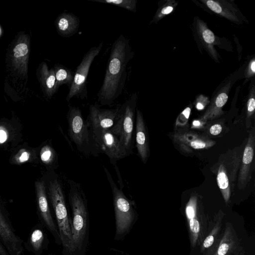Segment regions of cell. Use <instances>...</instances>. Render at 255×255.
Masks as SVG:
<instances>
[{
  "label": "cell",
  "instance_id": "484cf974",
  "mask_svg": "<svg viewBox=\"0 0 255 255\" xmlns=\"http://www.w3.org/2000/svg\"><path fill=\"white\" fill-rule=\"evenodd\" d=\"M40 157L43 162L51 164L57 160V156L53 148L49 145H46L41 150Z\"/></svg>",
  "mask_w": 255,
  "mask_h": 255
},
{
  "label": "cell",
  "instance_id": "ffe728a7",
  "mask_svg": "<svg viewBox=\"0 0 255 255\" xmlns=\"http://www.w3.org/2000/svg\"><path fill=\"white\" fill-rule=\"evenodd\" d=\"M80 19L72 13L64 12L56 19L58 33L64 37H70L78 31Z\"/></svg>",
  "mask_w": 255,
  "mask_h": 255
},
{
  "label": "cell",
  "instance_id": "277c9868",
  "mask_svg": "<svg viewBox=\"0 0 255 255\" xmlns=\"http://www.w3.org/2000/svg\"><path fill=\"white\" fill-rule=\"evenodd\" d=\"M104 169L113 194L116 225L114 240H123L129 233L137 219L134 202L128 199L118 187L107 168L104 166Z\"/></svg>",
  "mask_w": 255,
  "mask_h": 255
},
{
  "label": "cell",
  "instance_id": "603a6c76",
  "mask_svg": "<svg viewBox=\"0 0 255 255\" xmlns=\"http://www.w3.org/2000/svg\"><path fill=\"white\" fill-rule=\"evenodd\" d=\"M74 74L68 68L62 65H57L55 67V71L56 83L57 88L63 84L67 85L69 88L73 81Z\"/></svg>",
  "mask_w": 255,
  "mask_h": 255
},
{
  "label": "cell",
  "instance_id": "8fae6325",
  "mask_svg": "<svg viewBox=\"0 0 255 255\" xmlns=\"http://www.w3.org/2000/svg\"><path fill=\"white\" fill-rule=\"evenodd\" d=\"M227 77L215 91L210 104L201 116L200 120L206 122L216 119L224 114L222 108L227 102L229 92L234 83L241 76L245 65Z\"/></svg>",
  "mask_w": 255,
  "mask_h": 255
},
{
  "label": "cell",
  "instance_id": "5bb4252c",
  "mask_svg": "<svg viewBox=\"0 0 255 255\" xmlns=\"http://www.w3.org/2000/svg\"><path fill=\"white\" fill-rule=\"evenodd\" d=\"M120 106L115 109H101L97 104L90 106L86 121L90 131L111 129L116 120Z\"/></svg>",
  "mask_w": 255,
  "mask_h": 255
},
{
  "label": "cell",
  "instance_id": "7c38bea8",
  "mask_svg": "<svg viewBox=\"0 0 255 255\" xmlns=\"http://www.w3.org/2000/svg\"><path fill=\"white\" fill-rule=\"evenodd\" d=\"M37 212L40 223L52 235L55 243L61 245V240L56 224L51 213L44 181L35 182Z\"/></svg>",
  "mask_w": 255,
  "mask_h": 255
},
{
  "label": "cell",
  "instance_id": "1f68e13d",
  "mask_svg": "<svg viewBox=\"0 0 255 255\" xmlns=\"http://www.w3.org/2000/svg\"><path fill=\"white\" fill-rule=\"evenodd\" d=\"M222 130V127L221 125L217 124L211 127L209 131L211 134L216 135L220 134Z\"/></svg>",
  "mask_w": 255,
  "mask_h": 255
},
{
  "label": "cell",
  "instance_id": "7a4b0ae2",
  "mask_svg": "<svg viewBox=\"0 0 255 255\" xmlns=\"http://www.w3.org/2000/svg\"><path fill=\"white\" fill-rule=\"evenodd\" d=\"M68 201L71 210L72 255H86L89 243V215L87 199L81 184L68 179Z\"/></svg>",
  "mask_w": 255,
  "mask_h": 255
},
{
  "label": "cell",
  "instance_id": "d6986e66",
  "mask_svg": "<svg viewBox=\"0 0 255 255\" xmlns=\"http://www.w3.org/2000/svg\"><path fill=\"white\" fill-rule=\"evenodd\" d=\"M44 228L40 223L35 226L24 244L25 248L35 255H41L48 247L49 241Z\"/></svg>",
  "mask_w": 255,
  "mask_h": 255
},
{
  "label": "cell",
  "instance_id": "4316f807",
  "mask_svg": "<svg viewBox=\"0 0 255 255\" xmlns=\"http://www.w3.org/2000/svg\"><path fill=\"white\" fill-rule=\"evenodd\" d=\"M255 74V57L253 56L247 64V67L244 69V76L245 78L244 84L250 79L254 77Z\"/></svg>",
  "mask_w": 255,
  "mask_h": 255
},
{
  "label": "cell",
  "instance_id": "3957f363",
  "mask_svg": "<svg viewBox=\"0 0 255 255\" xmlns=\"http://www.w3.org/2000/svg\"><path fill=\"white\" fill-rule=\"evenodd\" d=\"M49 180L47 194L54 210L56 225L59 231L62 247V255H72V237L70 217L66 202L65 192L61 181L55 175Z\"/></svg>",
  "mask_w": 255,
  "mask_h": 255
},
{
  "label": "cell",
  "instance_id": "2e32d148",
  "mask_svg": "<svg viewBox=\"0 0 255 255\" xmlns=\"http://www.w3.org/2000/svg\"><path fill=\"white\" fill-rule=\"evenodd\" d=\"M172 137L181 149L189 153L192 149H207L216 143L206 136L186 130L177 131Z\"/></svg>",
  "mask_w": 255,
  "mask_h": 255
},
{
  "label": "cell",
  "instance_id": "f546056e",
  "mask_svg": "<svg viewBox=\"0 0 255 255\" xmlns=\"http://www.w3.org/2000/svg\"><path fill=\"white\" fill-rule=\"evenodd\" d=\"M27 46L24 43L17 45L13 49L14 56L19 57L25 55L28 52Z\"/></svg>",
  "mask_w": 255,
  "mask_h": 255
},
{
  "label": "cell",
  "instance_id": "4fadbf2b",
  "mask_svg": "<svg viewBox=\"0 0 255 255\" xmlns=\"http://www.w3.org/2000/svg\"><path fill=\"white\" fill-rule=\"evenodd\" d=\"M193 1L207 11L226 18L235 24L239 25L248 22L247 19L233 0H200Z\"/></svg>",
  "mask_w": 255,
  "mask_h": 255
},
{
  "label": "cell",
  "instance_id": "5b68a950",
  "mask_svg": "<svg viewBox=\"0 0 255 255\" xmlns=\"http://www.w3.org/2000/svg\"><path fill=\"white\" fill-rule=\"evenodd\" d=\"M137 95L133 93L121 106L110 130L119 139L129 154H132V138Z\"/></svg>",
  "mask_w": 255,
  "mask_h": 255
},
{
  "label": "cell",
  "instance_id": "30bf717a",
  "mask_svg": "<svg viewBox=\"0 0 255 255\" xmlns=\"http://www.w3.org/2000/svg\"><path fill=\"white\" fill-rule=\"evenodd\" d=\"M241 153L234 152L225 154L217 167V181L226 203L230 198L231 187L235 181L241 162Z\"/></svg>",
  "mask_w": 255,
  "mask_h": 255
},
{
  "label": "cell",
  "instance_id": "e575fe53",
  "mask_svg": "<svg viewBox=\"0 0 255 255\" xmlns=\"http://www.w3.org/2000/svg\"><path fill=\"white\" fill-rule=\"evenodd\" d=\"M7 138V135L5 131L2 129L0 130V143H3Z\"/></svg>",
  "mask_w": 255,
  "mask_h": 255
},
{
  "label": "cell",
  "instance_id": "9c48e42d",
  "mask_svg": "<svg viewBox=\"0 0 255 255\" xmlns=\"http://www.w3.org/2000/svg\"><path fill=\"white\" fill-rule=\"evenodd\" d=\"M102 47L103 43L101 42L98 46L91 47L84 55L76 68L74 74L73 81L69 88V92L66 98L67 102L75 97L82 99L87 98L86 84L88 73L93 62L101 52Z\"/></svg>",
  "mask_w": 255,
  "mask_h": 255
},
{
  "label": "cell",
  "instance_id": "7402d4cb",
  "mask_svg": "<svg viewBox=\"0 0 255 255\" xmlns=\"http://www.w3.org/2000/svg\"><path fill=\"white\" fill-rule=\"evenodd\" d=\"M178 2L175 0H163L158 2V8L150 23H156L171 14L176 9Z\"/></svg>",
  "mask_w": 255,
  "mask_h": 255
},
{
  "label": "cell",
  "instance_id": "e0dca14e",
  "mask_svg": "<svg viewBox=\"0 0 255 255\" xmlns=\"http://www.w3.org/2000/svg\"><path fill=\"white\" fill-rule=\"evenodd\" d=\"M255 145V127L250 131L247 143L244 149L242 163L239 171L238 186L239 189H244L252 178Z\"/></svg>",
  "mask_w": 255,
  "mask_h": 255
},
{
  "label": "cell",
  "instance_id": "836d02e7",
  "mask_svg": "<svg viewBox=\"0 0 255 255\" xmlns=\"http://www.w3.org/2000/svg\"><path fill=\"white\" fill-rule=\"evenodd\" d=\"M0 255H10L8 251L0 240Z\"/></svg>",
  "mask_w": 255,
  "mask_h": 255
},
{
  "label": "cell",
  "instance_id": "d4e9b609",
  "mask_svg": "<svg viewBox=\"0 0 255 255\" xmlns=\"http://www.w3.org/2000/svg\"><path fill=\"white\" fill-rule=\"evenodd\" d=\"M93 1L110 4L121 7L135 12L136 10V0H91Z\"/></svg>",
  "mask_w": 255,
  "mask_h": 255
},
{
  "label": "cell",
  "instance_id": "9a60e30c",
  "mask_svg": "<svg viewBox=\"0 0 255 255\" xmlns=\"http://www.w3.org/2000/svg\"><path fill=\"white\" fill-rule=\"evenodd\" d=\"M0 240L10 255H21L23 241L16 234L8 216L0 206Z\"/></svg>",
  "mask_w": 255,
  "mask_h": 255
},
{
  "label": "cell",
  "instance_id": "f1b7e54d",
  "mask_svg": "<svg viewBox=\"0 0 255 255\" xmlns=\"http://www.w3.org/2000/svg\"><path fill=\"white\" fill-rule=\"evenodd\" d=\"M45 84L47 89L51 91V93L53 92L54 89L57 88L54 71H51L50 74L47 75Z\"/></svg>",
  "mask_w": 255,
  "mask_h": 255
},
{
  "label": "cell",
  "instance_id": "44dd1931",
  "mask_svg": "<svg viewBox=\"0 0 255 255\" xmlns=\"http://www.w3.org/2000/svg\"><path fill=\"white\" fill-rule=\"evenodd\" d=\"M196 197H192L186 207V214L189 221L190 230L195 242L200 231V224L196 217Z\"/></svg>",
  "mask_w": 255,
  "mask_h": 255
},
{
  "label": "cell",
  "instance_id": "d590c367",
  "mask_svg": "<svg viewBox=\"0 0 255 255\" xmlns=\"http://www.w3.org/2000/svg\"><path fill=\"white\" fill-rule=\"evenodd\" d=\"M29 159V154L27 152H23L19 157L20 162H24Z\"/></svg>",
  "mask_w": 255,
  "mask_h": 255
},
{
  "label": "cell",
  "instance_id": "d6a6232c",
  "mask_svg": "<svg viewBox=\"0 0 255 255\" xmlns=\"http://www.w3.org/2000/svg\"><path fill=\"white\" fill-rule=\"evenodd\" d=\"M214 237L213 235H209L204 240L203 242V247L205 248H208L211 246L214 243Z\"/></svg>",
  "mask_w": 255,
  "mask_h": 255
},
{
  "label": "cell",
  "instance_id": "6da1fadb",
  "mask_svg": "<svg viewBox=\"0 0 255 255\" xmlns=\"http://www.w3.org/2000/svg\"><path fill=\"white\" fill-rule=\"evenodd\" d=\"M134 52L129 40L121 34L112 44L105 77L98 94L101 105H111L122 94L127 76V67Z\"/></svg>",
  "mask_w": 255,
  "mask_h": 255
},
{
  "label": "cell",
  "instance_id": "cb8c5ba5",
  "mask_svg": "<svg viewBox=\"0 0 255 255\" xmlns=\"http://www.w3.org/2000/svg\"><path fill=\"white\" fill-rule=\"evenodd\" d=\"M249 91L247 96L246 102V126L249 128L251 124L252 119L254 117L255 111V86L254 79L250 83Z\"/></svg>",
  "mask_w": 255,
  "mask_h": 255
},
{
  "label": "cell",
  "instance_id": "ba28073f",
  "mask_svg": "<svg viewBox=\"0 0 255 255\" xmlns=\"http://www.w3.org/2000/svg\"><path fill=\"white\" fill-rule=\"evenodd\" d=\"M68 133L77 149L86 155L92 154L90 132L78 107L69 105L67 114Z\"/></svg>",
  "mask_w": 255,
  "mask_h": 255
},
{
  "label": "cell",
  "instance_id": "83f0119b",
  "mask_svg": "<svg viewBox=\"0 0 255 255\" xmlns=\"http://www.w3.org/2000/svg\"><path fill=\"white\" fill-rule=\"evenodd\" d=\"M209 103L208 97L202 94L197 96L195 100V107L198 110H203Z\"/></svg>",
  "mask_w": 255,
  "mask_h": 255
},
{
  "label": "cell",
  "instance_id": "8992f818",
  "mask_svg": "<svg viewBox=\"0 0 255 255\" xmlns=\"http://www.w3.org/2000/svg\"><path fill=\"white\" fill-rule=\"evenodd\" d=\"M89 132L92 154L104 153L114 166L118 160L129 155L119 138L110 129Z\"/></svg>",
  "mask_w": 255,
  "mask_h": 255
},
{
  "label": "cell",
  "instance_id": "52a82bcc",
  "mask_svg": "<svg viewBox=\"0 0 255 255\" xmlns=\"http://www.w3.org/2000/svg\"><path fill=\"white\" fill-rule=\"evenodd\" d=\"M192 31L199 48L205 50L216 62L219 63L220 58L216 46L232 51V46L230 41L216 36L208 27L207 23L197 16L194 18Z\"/></svg>",
  "mask_w": 255,
  "mask_h": 255
},
{
  "label": "cell",
  "instance_id": "ac0fdd59",
  "mask_svg": "<svg viewBox=\"0 0 255 255\" xmlns=\"http://www.w3.org/2000/svg\"><path fill=\"white\" fill-rule=\"evenodd\" d=\"M135 143L138 154L145 163L149 155L147 130L141 112L136 110Z\"/></svg>",
  "mask_w": 255,
  "mask_h": 255
},
{
  "label": "cell",
  "instance_id": "4dcf8cb0",
  "mask_svg": "<svg viewBox=\"0 0 255 255\" xmlns=\"http://www.w3.org/2000/svg\"><path fill=\"white\" fill-rule=\"evenodd\" d=\"M231 244L223 241L220 243L217 252V255H226L230 250Z\"/></svg>",
  "mask_w": 255,
  "mask_h": 255
}]
</instances>
